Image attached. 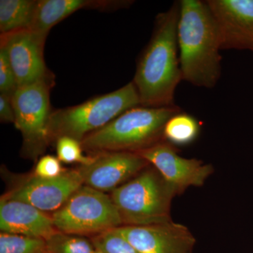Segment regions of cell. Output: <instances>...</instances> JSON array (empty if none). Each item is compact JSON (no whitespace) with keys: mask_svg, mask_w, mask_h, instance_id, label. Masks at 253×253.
Returning <instances> with one entry per match:
<instances>
[{"mask_svg":"<svg viewBox=\"0 0 253 253\" xmlns=\"http://www.w3.org/2000/svg\"><path fill=\"white\" fill-rule=\"evenodd\" d=\"M179 3L158 15L149 44L141 56L134 76V85L141 106H174L176 86L182 79L177 56Z\"/></svg>","mask_w":253,"mask_h":253,"instance_id":"6da1fadb","label":"cell"},{"mask_svg":"<svg viewBox=\"0 0 253 253\" xmlns=\"http://www.w3.org/2000/svg\"><path fill=\"white\" fill-rule=\"evenodd\" d=\"M177 43L182 79L203 87L215 85L221 73L220 36L206 1L179 2Z\"/></svg>","mask_w":253,"mask_h":253,"instance_id":"7a4b0ae2","label":"cell"},{"mask_svg":"<svg viewBox=\"0 0 253 253\" xmlns=\"http://www.w3.org/2000/svg\"><path fill=\"white\" fill-rule=\"evenodd\" d=\"M177 106H137L120 115L104 127L86 136L83 150L91 155L109 152H136L163 140V129Z\"/></svg>","mask_w":253,"mask_h":253,"instance_id":"3957f363","label":"cell"},{"mask_svg":"<svg viewBox=\"0 0 253 253\" xmlns=\"http://www.w3.org/2000/svg\"><path fill=\"white\" fill-rule=\"evenodd\" d=\"M178 195L157 169L148 166L111 192L123 225L143 226L172 220V200Z\"/></svg>","mask_w":253,"mask_h":253,"instance_id":"277c9868","label":"cell"},{"mask_svg":"<svg viewBox=\"0 0 253 253\" xmlns=\"http://www.w3.org/2000/svg\"><path fill=\"white\" fill-rule=\"evenodd\" d=\"M139 106V94L131 82L118 90L83 104L53 111L49 123L50 141L69 136L81 142L88 134L104 127L123 113Z\"/></svg>","mask_w":253,"mask_h":253,"instance_id":"5b68a950","label":"cell"},{"mask_svg":"<svg viewBox=\"0 0 253 253\" xmlns=\"http://www.w3.org/2000/svg\"><path fill=\"white\" fill-rule=\"evenodd\" d=\"M51 216L58 231L89 239L123 226L111 196L85 185L75 191Z\"/></svg>","mask_w":253,"mask_h":253,"instance_id":"8992f818","label":"cell"},{"mask_svg":"<svg viewBox=\"0 0 253 253\" xmlns=\"http://www.w3.org/2000/svg\"><path fill=\"white\" fill-rule=\"evenodd\" d=\"M54 83L52 78L19 86L12 96L14 125L22 134L21 155L25 158L36 161L51 143L50 91Z\"/></svg>","mask_w":253,"mask_h":253,"instance_id":"52a82bcc","label":"cell"},{"mask_svg":"<svg viewBox=\"0 0 253 253\" xmlns=\"http://www.w3.org/2000/svg\"><path fill=\"white\" fill-rule=\"evenodd\" d=\"M7 178L10 184L4 196L27 203L46 213L54 212L62 207L71 195L84 185L78 168L66 169L52 179L39 177L33 172Z\"/></svg>","mask_w":253,"mask_h":253,"instance_id":"ba28073f","label":"cell"},{"mask_svg":"<svg viewBox=\"0 0 253 253\" xmlns=\"http://www.w3.org/2000/svg\"><path fill=\"white\" fill-rule=\"evenodd\" d=\"M136 153L156 168L178 195L191 186H202L214 171L201 160L181 157L174 145L164 139Z\"/></svg>","mask_w":253,"mask_h":253,"instance_id":"9c48e42d","label":"cell"},{"mask_svg":"<svg viewBox=\"0 0 253 253\" xmlns=\"http://www.w3.org/2000/svg\"><path fill=\"white\" fill-rule=\"evenodd\" d=\"M46 38L29 28L1 35L0 47L4 49L9 59L18 87L54 78L44 59Z\"/></svg>","mask_w":253,"mask_h":253,"instance_id":"30bf717a","label":"cell"},{"mask_svg":"<svg viewBox=\"0 0 253 253\" xmlns=\"http://www.w3.org/2000/svg\"><path fill=\"white\" fill-rule=\"evenodd\" d=\"M140 253H193L196 239L189 228L172 220L114 229Z\"/></svg>","mask_w":253,"mask_h":253,"instance_id":"8fae6325","label":"cell"},{"mask_svg":"<svg viewBox=\"0 0 253 253\" xmlns=\"http://www.w3.org/2000/svg\"><path fill=\"white\" fill-rule=\"evenodd\" d=\"M91 164L78 167L84 185L102 192H112L150 166L136 152H109L93 155Z\"/></svg>","mask_w":253,"mask_h":253,"instance_id":"7c38bea8","label":"cell"},{"mask_svg":"<svg viewBox=\"0 0 253 253\" xmlns=\"http://www.w3.org/2000/svg\"><path fill=\"white\" fill-rule=\"evenodd\" d=\"M217 24L221 49L253 51V0L206 1Z\"/></svg>","mask_w":253,"mask_h":253,"instance_id":"4fadbf2b","label":"cell"},{"mask_svg":"<svg viewBox=\"0 0 253 253\" xmlns=\"http://www.w3.org/2000/svg\"><path fill=\"white\" fill-rule=\"evenodd\" d=\"M0 230L6 234L43 239L58 231L48 213L4 194L0 199Z\"/></svg>","mask_w":253,"mask_h":253,"instance_id":"5bb4252c","label":"cell"},{"mask_svg":"<svg viewBox=\"0 0 253 253\" xmlns=\"http://www.w3.org/2000/svg\"><path fill=\"white\" fill-rule=\"evenodd\" d=\"M126 4V1L106 0H40L29 29L47 36L50 30L57 23L79 10L116 9Z\"/></svg>","mask_w":253,"mask_h":253,"instance_id":"9a60e30c","label":"cell"},{"mask_svg":"<svg viewBox=\"0 0 253 253\" xmlns=\"http://www.w3.org/2000/svg\"><path fill=\"white\" fill-rule=\"evenodd\" d=\"M37 4L38 1L34 0H1V35L31 28L34 20Z\"/></svg>","mask_w":253,"mask_h":253,"instance_id":"2e32d148","label":"cell"},{"mask_svg":"<svg viewBox=\"0 0 253 253\" xmlns=\"http://www.w3.org/2000/svg\"><path fill=\"white\" fill-rule=\"evenodd\" d=\"M200 132V125L196 118L186 113H176L166 123L163 139L172 145L184 146L196 140Z\"/></svg>","mask_w":253,"mask_h":253,"instance_id":"e0dca14e","label":"cell"},{"mask_svg":"<svg viewBox=\"0 0 253 253\" xmlns=\"http://www.w3.org/2000/svg\"><path fill=\"white\" fill-rule=\"evenodd\" d=\"M48 253H94L90 239L57 231L45 239Z\"/></svg>","mask_w":253,"mask_h":253,"instance_id":"ac0fdd59","label":"cell"},{"mask_svg":"<svg viewBox=\"0 0 253 253\" xmlns=\"http://www.w3.org/2000/svg\"><path fill=\"white\" fill-rule=\"evenodd\" d=\"M0 253H48L45 239L1 233Z\"/></svg>","mask_w":253,"mask_h":253,"instance_id":"d6986e66","label":"cell"},{"mask_svg":"<svg viewBox=\"0 0 253 253\" xmlns=\"http://www.w3.org/2000/svg\"><path fill=\"white\" fill-rule=\"evenodd\" d=\"M55 141L57 158L61 163H78L80 166H85L94 161V156L84 154L81 141L69 136H61Z\"/></svg>","mask_w":253,"mask_h":253,"instance_id":"ffe728a7","label":"cell"},{"mask_svg":"<svg viewBox=\"0 0 253 253\" xmlns=\"http://www.w3.org/2000/svg\"><path fill=\"white\" fill-rule=\"evenodd\" d=\"M89 239L95 249L106 253H140L115 229L106 231Z\"/></svg>","mask_w":253,"mask_h":253,"instance_id":"44dd1931","label":"cell"},{"mask_svg":"<svg viewBox=\"0 0 253 253\" xmlns=\"http://www.w3.org/2000/svg\"><path fill=\"white\" fill-rule=\"evenodd\" d=\"M18 87L14 70L4 49L0 47V94L12 96Z\"/></svg>","mask_w":253,"mask_h":253,"instance_id":"7402d4cb","label":"cell"},{"mask_svg":"<svg viewBox=\"0 0 253 253\" xmlns=\"http://www.w3.org/2000/svg\"><path fill=\"white\" fill-rule=\"evenodd\" d=\"M65 170L59 158L46 155L38 160L33 173L39 177L52 179L61 175Z\"/></svg>","mask_w":253,"mask_h":253,"instance_id":"603a6c76","label":"cell"},{"mask_svg":"<svg viewBox=\"0 0 253 253\" xmlns=\"http://www.w3.org/2000/svg\"><path fill=\"white\" fill-rule=\"evenodd\" d=\"M0 121L1 123L14 124L15 113L12 96L0 94Z\"/></svg>","mask_w":253,"mask_h":253,"instance_id":"cb8c5ba5","label":"cell"},{"mask_svg":"<svg viewBox=\"0 0 253 253\" xmlns=\"http://www.w3.org/2000/svg\"><path fill=\"white\" fill-rule=\"evenodd\" d=\"M94 253H106L104 252H103V251H99V250L95 249Z\"/></svg>","mask_w":253,"mask_h":253,"instance_id":"d4e9b609","label":"cell"}]
</instances>
